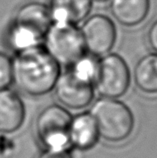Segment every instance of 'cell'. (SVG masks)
<instances>
[{
  "instance_id": "obj_12",
  "label": "cell",
  "mask_w": 157,
  "mask_h": 158,
  "mask_svg": "<svg viewBox=\"0 0 157 158\" xmlns=\"http://www.w3.org/2000/svg\"><path fill=\"white\" fill-rule=\"evenodd\" d=\"M44 34L26 24L12 20L5 34V43L15 54L43 46Z\"/></svg>"
},
{
  "instance_id": "obj_3",
  "label": "cell",
  "mask_w": 157,
  "mask_h": 158,
  "mask_svg": "<svg viewBox=\"0 0 157 158\" xmlns=\"http://www.w3.org/2000/svg\"><path fill=\"white\" fill-rule=\"evenodd\" d=\"M72 115L62 105L52 104L40 112L35 121L37 139L44 149L54 151L70 150L69 125Z\"/></svg>"
},
{
  "instance_id": "obj_18",
  "label": "cell",
  "mask_w": 157,
  "mask_h": 158,
  "mask_svg": "<svg viewBox=\"0 0 157 158\" xmlns=\"http://www.w3.org/2000/svg\"><path fill=\"white\" fill-rule=\"evenodd\" d=\"M94 1H98V2H105V1H108V0H94Z\"/></svg>"
},
{
  "instance_id": "obj_8",
  "label": "cell",
  "mask_w": 157,
  "mask_h": 158,
  "mask_svg": "<svg viewBox=\"0 0 157 158\" xmlns=\"http://www.w3.org/2000/svg\"><path fill=\"white\" fill-rule=\"evenodd\" d=\"M25 119V106L13 90L0 91V133H13L20 129Z\"/></svg>"
},
{
  "instance_id": "obj_13",
  "label": "cell",
  "mask_w": 157,
  "mask_h": 158,
  "mask_svg": "<svg viewBox=\"0 0 157 158\" xmlns=\"http://www.w3.org/2000/svg\"><path fill=\"white\" fill-rule=\"evenodd\" d=\"M13 19L33 27L44 35L52 24L49 6L37 1H30L23 4L21 7H19Z\"/></svg>"
},
{
  "instance_id": "obj_6",
  "label": "cell",
  "mask_w": 157,
  "mask_h": 158,
  "mask_svg": "<svg viewBox=\"0 0 157 158\" xmlns=\"http://www.w3.org/2000/svg\"><path fill=\"white\" fill-rule=\"evenodd\" d=\"M131 73L125 60L115 53H108L98 60L95 89L102 97L123 96L130 86Z\"/></svg>"
},
{
  "instance_id": "obj_16",
  "label": "cell",
  "mask_w": 157,
  "mask_h": 158,
  "mask_svg": "<svg viewBox=\"0 0 157 158\" xmlns=\"http://www.w3.org/2000/svg\"><path fill=\"white\" fill-rule=\"evenodd\" d=\"M147 42L154 53H157V19L151 23L147 31Z\"/></svg>"
},
{
  "instance_id": "obj_11",
  "label": "cell",
  "mask_w": 157,
  "mask_h": 158,
  "mask_svg": "<svg viewBox=\"0 0 157 158\" xmlns=\"http://www.w3.org/2000/svg\"><path fill=\"white\" fill-rule=\"evenodd\" d=\"M109 9L114 19L123 26H137L146 19L150 0H109Z\"/></svg>"
},
{
  "instance_id": "obj_9",
  "label": "cell",
  "mask_w": 157,
  "mask_h": 158,
  "mask_svg": "<svg viewBox=\"0 0 157 158\" xmlns=\"http://www.w3.org/2000/svg\"><path fill=\"white\" fill-rule=\"evenodd\" d=\"M68 134L71 147L78 150L93 148L100 138L97 124L90 112L72 116Z\"/></svg>"
},
{
  "instance_id": "obj_2",
  "label": "cell",
  "mask_w": 157,
  "mask_h": 158,
  "mask_svg": "<svg viewBox=\"0 0 157 158\" xmlns=\"http://www.w3.org/2000/svg\"><path fill=\"white\" fill-rule=\"evenodd\" d=\"M90 113L97 124L100 138L107 142L121 143L133 133L134 115L125 103L116 98H99L92 104Z\"/></svg>"
},
{
  "instance_id": "obj_10",
  "label": "cell",
  "mask_w": 157,
  "mask_h": 158,
  "mask_svg": "<svg viewBox=\"0 0 157 158\" xmlns=\"http://www.w3.org/2000/svg\"><path fill=\"white\" fill-rule=\"evenodd\" d=\"M93 0H49L52 22L77 24L88 17Z\"/></svg>"
},
{
  "instance_id": "obj_14",
  "label": "cell",
  "mask_w": 157,
  "mask_h": 158,
  "mask_svg": "<svg viewBox=\"0 0 157 158\" xmlns=\"http://www.w3.org/2000/svg\"><path fill=\"white\" fill-rule=\"evenodd\" d=\"M133 80L141 92L157 94V53L147 54L138 60L134 67Z\"/></svg>"
},
{
  "instance_id": "obj_7",
  "label": "cell",
  "mask_w": 157,
  "mask_h": 158,
  "mask_svg": "<svg viewBox=\"0 0 157 158\" xmlns=\"http://www.w3.org/2000/svg\"><path fill=\"white\" fill-rule=\"evenodd\" d=\"M80 31L86 53L95 57H102L108 54L116 42V27L106 15L89 16L84 20Z\"/></svg>"
},
{
  "instance_id": "obj_5",
  "label": "cell",
  "mask_w": 157,
  "mask_h": 158,
  "mask_svg": "<svg viewBox=\"0 0 157 158\" xmlns=\"http://www.w3.org/2000/svg\"><path fill=\"white\" fill-rule=\"evenodd\" d=\"M55 96L60 104L73 110L84 109L92 103L95 81L71 66L61 72L54 86Z\"/></svg>"
},
{
  "instance_id": "obj_1",
  "label": "cell",
  "mask_w": 157,
  "mask_h": 158,
  "mask_svg": "<svg viewBox=\"0 0 157 158\" xmlns=\"http://www.w3.org/2000/svg\"><path fill=\"white\" fill-rule=\"evenodd\" d=\"M13 63V83L30 96H42L54 89L61 66L43 46L16 54Z\"/></svg>"
},
{
  "instance_id": "obj_17",
  "label": "cell",
  "mask_w": 157,
  "mask_h": 158,
  "mask_svg": "<svg viewBox=\"0 0 157 158\" xmlns=\"http://www.w3.org/2000/svg\"><path fill=\"white\" fill-rule=\"evenodd\" d=\"M36 158H72V155L70 153V150L54 151L44 149Z\"/></svg>"
},
{
  "instance_id": "obj_4",
  "label": "cell",
  "mask_w": 157,
  "mask_h": 158,
  "mask_svg": "<svg viewBox=\"0 0 157 158\" xmlns=\"http://www.w3.org/2000/svg\"><path fill=\"white\" fill-rule=\"evenodd\" d=\"M43 47L60 66L68 67L86 53L80 29L76 24H52L44 36Z\"/></svg>"
},
{
  "instance_id": "obj_15",
  "label": "cell",
  "mask_w": 157,
  "mask_h": 158,
  "mask_svg": "<svg viewBox=\"0 0 157 158\" xmlns=\"http://www.w3.org/2000/svg\"><path fill=\"white\" fill-rule=\"evenodd\" d=\"M13 82V63L7 54L0 52V91L7 89Z\"/></svg>"
}]
</instances>
